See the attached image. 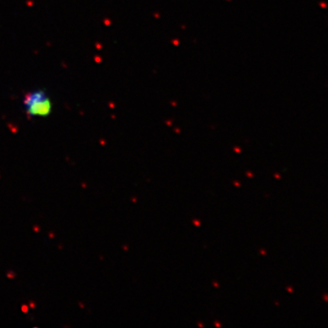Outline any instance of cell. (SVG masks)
<instances>
[{"instance_id": "6da1fadb", "label": "cell", "mask_w": 328, "mask_h": 328, "mask_svg": "<svg viewBox=\"0 0 328 328\" xmlns=\"http://www.w3.org/2000/svg\"><path fill=\"white\" fill-rule=\"evenodd\" d=\"M23 105L30 118L48 117L52 111V101L43 89L34 90L26 94L23 100Z\"/></svg>"}]
</instances>
